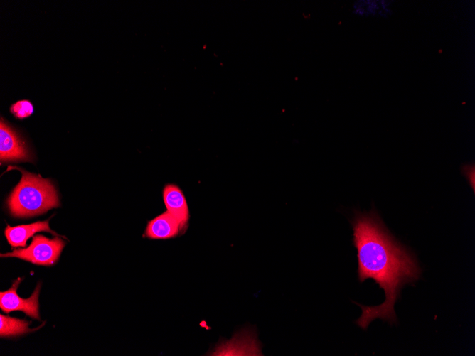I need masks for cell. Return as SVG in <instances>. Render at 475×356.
Masks as SVG:
<instances>
[{
  "label": "cell",
  "instance_id": "obj_1",
  "mask_svg": "<svg viewBox=\"0 0 475 356\" xmlns=\"http://www.w3.org/2000/svg\"><path fill=\"white\" fill-rule=\"evenodd\" d=\"M357 249L360 282L373 279L385 292V301L375 306L356 303L362 314L356 323L365 330L379 318L397 323L394 306L404 285L419 279L421 269L414 256L388 233L375 212H356L351 222Z\"/></svg>",
  "mask_w": 475,
  "mask_h": 356
},
{
  "label": "cell",
  "instance_id": "obj_2",
  "mask_svg": "<svg viewBox=\"0 0 475 356\" xmlns=\"http://www.w3.org/2000/svg\"><path fill=\"white\" fill-rule=\"evenodd\" d=\"M13 168L18 169L22 174L20 182L7 200L13 216L32 217L60 206L57 191L50 179L16 166Z\"/></svg>",
  "mask_w": 475,
  "mask_h": 356
},
{
  "label": "cell",
  "instance_id": "obj_3",
  "mask_svg": "<svg viewBox=\"0 0 475 356\" xmlns=\"http://www.w3.org/2000/svg\"><path fill=\"white\" fill-rule=\"evenodd\" d=\"M65 247V242L58 237L48 239L42 234L33 237L26 248L15 249L1 254V257H17L37 265L50 266L58 259Z\"/></svg>",
  "mask_w": 475,
  "mask_h": 356
},
{
  "label": "cell",
  "instance_id": "obj_4",
  "mask_svg": "<svg viewBox=\"0 0 475 356\" xmlns=\"http://www.w3.org/2000/svg\"><path fill=\"white\" fill-rule=\"evenodd\" d=\"M31 156L26 144L3 117L0 123V161L1 163L9 161H29L32 162Z\"/></svg>",
  "mask_w": 475,
  "mask_h": 356
},
{
  "label": "cell",
  "instance_id": "obj_5",
  "mask_svg": "<svg viewBox=\"0 0 475 356\" xmlns=\"http://www.w3.org/2000/svg\"><path fill=\"white\" fill-rule=\"evenodd\" d=\"M21 281V279H18L14 281L9 290L0 293V308L6 313L13 311H21L33 319L40 320L38 305L40 286H36L29 298H22L17 294V288Z\"/></svg>",
  "mask_w": 475,
  "mask_h": 356
},
{
  "label": "cell",
  "instance_id": "obj_6",
  "mask_svg": "<svg viewBox=\"0 0 475 356\" xmlns=\"http://www.w3.org/2000/svg\"><path fill=\"white\" fill-rule=\"evenodd\" d=\"M163 200L167 211L179 222L181 230H184L189 220V210L181 189L176 184L166 185Z\"/></svg>",
  "mask_w": 475,
  "mask_h": 356
},
{
  "label": "cell",
  "instance_id": "obj_7",
  "mask_svg": "<svg viewBox=\"0 0 475 356\" xmlns=\"http://www.w3.org/2000/svg\"><path fill=\"white\" fill-rule=\"evenodd\" d=\"M38 232H47L58 236L49 227V220L38 221L28 225H21L16 227L7 225L4 234L9 244L13 247H26L27 240Z\"/></svg>",
  "mask_w": 475,
  "mask_h": 356
},
{
  "label": "cell",
  "instance_id": "obj_8",
  "mask_svg": "<svg viewBox=\"0 0 475 356\" xmlns=\"http://www.w3.org/2000/svg\"><path fill=\"white\" fill-rule=\"evenodd\" d=\"M180 231L179 222L166 211L148 222L145 235L151 239H166L177 236Z\"/></svg>",
  "mask_w": 475,
  "mask_h": 356
},
{
  "label": "cell",
  "instance_id": "obj_9",
  "mask_svg": "<svg viewBox=\"0 0 475 356\" xmlns=\"http://www.w3.org/2000/svg\"><path fill=\"white\" fill-rule=\"evenodd\" d=\"M29 328V323L9 316L0 315V336L11 337L33 331Z\"/></svg>",
  "mask_w": 475,
  "mask_h": 356
},
{
  "label": "cell",
  "instance_id": "obj_10",
  "mask_svg": "<svg viewBox=\"0 0 475 356\" xmlns=\"http://www.w3.org/2000/svg\"><path fill=\"white\" fill-rule=\"evenodd\" d=\"M10 112L16 119H24L33 114L34 107L31 101L21 99L11 104Z\"/></svg>",
  "mask_w": 475,
  "mask_h": 356
},
{
  "label": "cell",
  "instance_id": "obj_11",
  "mask_svg": "<svg viewBox=\"0 0 475 356\" xmlns=\"http://www.w3.org/2000/svg\"><path fill=\"white\" fill-rule=\"evenodd\" d=\"M390 4V2L387 1H380L378 2L379 6H380L383 9H387Z\"/></svg>",
  "mask_w": 475,
  "mask_h": 356
}]
</instances>
